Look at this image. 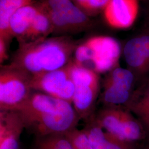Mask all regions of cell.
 I'll return each mask as SVG.
<instances>
[{"label":"cell","instance_id":"1","mask_svg":"<svg viewBox=\"0 0 149 149\" xmlns=\"http://www.w3.org/2000/svg\"><path fill=\"white\" fill-rule=\"evenodd\" d=\"M15 111L25 129L36 137L66 134L77 128L81 120L72 104L36 91Z\"/></svg>","mask_w":149,"mask_h":149},{"label":"cell","instance_id":"2","mask_svg":"<svg viewBox=\"0 0 149 149\" xmlns=\"http://www.w3.org/2000/svg\"><path fill=\"white\" fill-rule=\"evenodd\" d=\"M78 44L65 36L44 38L19 44L10 64L32 76L59 69L72 60Z\"/></svg>","mask_w":149,"mask_h":149},{"label":"cell","instance_id":"3","mask_svg":"<svg viewBox=\"0 0 149 149\" xmlns=\"http://www.w3.org/2000/svg\"><path fill=\"white\" fill-rule=\"evenodd\" d=\"M121 51L117 39L109 36H97L79 44L72 60L76 64L100 74L117 67Z\"/></svg>","mask_w":149,"mask_h":149},{"label":"cell","instance_id":"4","mask_svg":"<svg viewBox=\"0 0 149 149\" xmlns=\"http://www.w3.org/2000/svg\"><path fill=\"white\" fill-rule=\"evenodd\" d=\"M71 72L74 84L72 105L81 120L88 122L96 113L95 106L100 90V75L71 60Z\"/></svg>","mask_w":149,"mask_h":149},{"label":"cell","instance_id":"5","mask_svg":"<svg viewBox=\"0 0 149 149\" xmlns=\"http://www.w3.org/2000/svg\"><path fill=\"white\" fill-rule=\"evenodd\" d=\"M32 76L11 64L1 65L0 111L16 110L32 93Z\"/></svg>","mask_w":149,"mask_h":149},{"label":"cell","instance_id":"6","mask_svg":"<svg viewBox=\"0 0 149 149\" xmlns=\"http://www.w3.org/2000/svg\"><path fill=\"white\" fill-rule=\"evenodd\" d=\"M122 107L104 106L95 113L92 119L122 141L136 140L144 128L131 112Z\"/></svg>","mask_w":149,"mask_h":149},{"label":"cell","instance_id":"7","mask_svg":"<svg viewBox=\"0 0 149 149\" xmlns=\"http://www.w3.org/2000/svg\"><path fill=\"white\" fill-rule=\"evenodd\" d=\"M71 62L59 69L32 76L31 87L32 90L72 104L74 84Z\"/></svg>","mask_w":149,"mask_h":149},{"label":"cell","instance_id":"8","mask_svg":"<svg viewBox=\"0 0 149 149\" xmlns=\"http://www.w3.org/2000/svg\"><path fill=\"white\" fill-rule=\"evenodd\" d=\"M135 82V77L132 71L116 67L104 79L102 101L105 106H124L131 97Z\"/></svg>","mask_w":149,"mask_h":149},{"label":"cell","instance_id":"9","mask_svg":"<svg viewBox=\"0 0 149 149\" xmlns=\"http://www.w3.org/2000/svg\"><path fill=\"white\" fill-rule=\"evenodd\" d=\"M123 54L129 70L135 77H141L145 80V75L149 71V34L128 40L123 48Z\"/></svg>","mask_w":149,"mask_h":149},{"label":"cell","instance_id":"10","mask_svg":"<svg viewBox=\"0 0 149 149\" xmlns=\"http://www.w3.org/2000/svg\"><path fill=\"white\" fill-rule=\"evenodd\" d=\"M138 0H109L103 10L105 21L116 29L131 27L138 15Z\"/></svg>","mask_w":149,"mask_h":149},{"label":"cell","instance_id":"11","mask_svg":"<svg viewBox=\"0 0 149 149\" xmlns=\"http://www.w3.org/2000/svg\"><path fill=\"white\" fill-rule=\"evenodd\" d=\"M24 129L17 111H0V149H19L20 137Z\"/></svg>","mask_w":149,"mask_h":149},{"label":"cell","instance_id":"12","mask_svg":"<svg viewBox=\"0 0 149 149\" xmlns=\"http://www.w3.org/2000/svg\"><path fill=\"white\" fill-rule=\"evenodd\" d=\"M43 3L59 13L67 23L70 31L82 30L90 23L88 16L71 0H46Z\"/></svg>","mask_w":149,"mask_h":149},{"label":"cell","instance_id":"13","mask_svg":"<svg viewBox=\"0 0 149 149\" xmlns=\"http://www.w3.org/2000/svg\"><path fill=\"white\" fill-rule=\"evenodd\" d=\"M124 107L137 119L143 128L149 130V77L140 82Z\"/></svg>","mask_w":149,"mask_h":149},{"label":"cell","instance_id":"14","mask_svg":"<svg viewBox=\"0 0 149 149\" xmlns=\"http://www.w3.org/2000/svg\"><path fill=\"white\" fill-rule=\"evenodd\" d=\"M40 5L32 4L22 7L12 16L10 24L12 37H16L19 44L24 43L33 20L40 9Z\"/></svg>","mask_w":149,"mask_h":149},{"label":"cell","instance_id":"15","mask_svg":"<svg viewBox=\"0 0 149 149\" xmlns=\"http://www.w3.org/2000/svg\"><path fill=\"white\" fill-rule=\"evenodd\" d=\"M91 145L95 149H123L118 143L122 141L99 126L93 119L86 123L84 128Z\"/></svg>","mask_w":149,"mask_h":149},{"label":"cell","instance_id":"16","mask_svg":"<svg viewBox=\"0 0 149 149\" xmlns=\"http://www.w3.org/2000/svg\"><path fill=\"white\" fill-rule=\"evenodd\" d=\"M33 3L32 0H0V38L10 41V24L12 16L22 7Z\"/></svg>","mask_w":149,"mask_h":149},{"label":"cell","instance_id":"17","mask_svg":"<svg viewBox=\"0 0 149 149\" xmlns=\"http://www.w3.org/2000/svg\"><path fill=\"white\" fill-rule=\"evenodd\" d=\"M53 32V27L49 16L43 3H42L24 43H29L39 39L47 38Z\"/></svg>","mask_w":149,"mask_h":149},{"label":"cell","instance_id":"18","mask_svg":"<svg viewBox=\"0 0 149 149\" xmlns=\"http://www.w3.org/2000/svg\"><path fill=\"white\" fill-rule=\"evenodd\" d=\"M33 149H74L65 134L36 137Z\"/></svg>","mask_w":149,"mask_h":149},{"label":"cell","instance_id":"19","mask_svg":"<svg viewBox=\"0 0 149 149\" xmlns=\"http://www.w3.org/2000/svg\"><path fill=\"white\" fill-rule=\"evenodd\" d=\"M69 139L74 149H95L91 145L84 129L76 128L65 134Z\"/></svg>","mask_w":149,"mask_h":149},{"label":"cell","instance_id":"20","mask_svg":"<svg viewBox=\"0 0 149 149\" xmlns=\"http://www.w3.org/2000/svg\"><path fill=\"white\" fill-rule=\"evenodd\" d=\"M109 0H74V3L87 16L103 11Z\"/></svg>","mask_w":149,"mask_h":149},{"label":"cell","instance_id":"21","mask_svg":"<svg viewBox=\"0 0 149 149\" xmlns=\"http://www.w3.org/2000/svg\"><path fill=\"white\" fill-rule=\"evenodd\" d=\"M9 41L0 38V63L2 65L8 59Z\"/></svg>","mask_w":149,"mask_h":149}]
</instances>
